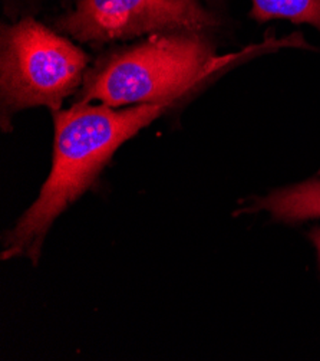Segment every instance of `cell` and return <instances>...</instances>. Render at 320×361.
<instances>
[{
    "mask_svg": "<svg viewBox=\"0 0 320 361\" xmlns=\"http://www.w3.org/2000/svg\"><path fill=\"white\" fill-rule=\"evenodd\" d=\"M267 210L276 221L303 222L320 218V180H307L292 188L280 189L241 212Z\"/></svg>",
    "mask_w": 320,
    "mask_h": 361,
    "instance_id": "5",
    "label": "cell"
},
{
    "mask_svg": "<svg viewBox=\"0 0 320 361\" xmlns=\"http://www.w3.org/2000/svg\"><path fill=\"white\" fill-rule=\"evenodd\" d=\"M250 18L259 23L286 19L312 25L320 32V0H252Z\"/></svg>",
    "mask_w": 320,
    "mask_h": 361,
    "instance_id": "6",
    "label": "cell"
},
{
    "mask_svg": "<svg viewBox=\"0 0 320 361\" xmlns=\"http://www.w3.org/2000/svg\"><path fill=\"white\" fill-rule=\"evenodd\" d=\"M207 2H210L212 5H223L224 0H207Z\"/></svg>",
    "mask_w": 320,
    "mask_h": 361,
    "instance_id": "8",
    "label": "cell"
},
{
    "mask_svg": "<svg viewBox=\"0 0 320 361\" xmlns=\"http://www.w3.org/2000/svg\"><path fill=\"white\" fill-rule=\"evenodd\" d=\"M310 239L313 240L316 249H317V254H319V259H320V228H316L312 231L310 233Z\"/></svg>",
    "mask_w": 320,
    "mask_h": 361,
    "instance_id": "7",
    "label": "cell"
},
{
    "mask_svg": "<svg viewBox=\"0 0 320 361\" xmlns=\"http://www.w3.org/2000/svg\"><path fill=\"white\" fill-rule=\"evenodd\" d=\"M87 65L81 48L32 18L2 27L0 85L11 111L39 105L59 111L85 81Z\"/></svg>",
    "mask_w": 320,
    "mask_h": 361,
    "instance_id": "3",
    "label": "cell"
},
{
    "mask_svg": "<svg viewBox=\"0 0 320 361\" xmlns=\"http://www.w3.org/2000/svg\"><path fill=\"white\" fill-rule=\"evenodd\" d=\"M59 27L81 42H111L153 32H203L217 16L197 0H78Z\"/></svg>",
    "mask_w": 320,
    "mask_h": 361,
    "instance_id": "4",
    "label": "cell"
},
{
    "mask_svg": "<svg viewBox=\"0 0 320 361\" xmlns=\"http://www.w3.org/2000/svg\"><path fill=\"white\" fill-rule=\"evenodd\" d=\"M240 56H217L196 32L154 35L88 72L78 102L99 101L118 108L175 101Z\"/></svg>",
    "mask_w": 320,
    "mask_h": 361,
    "instance_id": "2",
    "label": "cell"
},
{
    "mask_svg": "<svg viewBox=\"0 0 320 361\" xmlns=\"http://www.w3.org/2000/svg\"><path fill=\"white\" fill-rule=\"evenodd\" d=\"M174 102L139 104L124 110L78 102L69 110L53 111L52 170L38 199L8 232L2 259L27 258L38 264L45 238L58 216L92 186L127 140Z\"/></svg>",
    "mask_w": 320,
    "mask_h": 361,
    "instance_id": "1",
    "label": "cell"
}]
</instances>
